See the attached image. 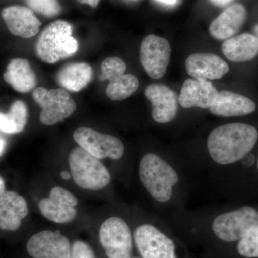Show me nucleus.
Masks as SVG:
<instances>
[{"mask_svg":"<svg viewBox=\"0 0 258 258\" xmlns=\"http://www.w3.org/2000/svg\"><path fill=\"white\" fill-rule=\"evenodd\" d=\"M257 139V130L252 125L242 123L220 125L209 135L208 152L217 164L229 165L246 157Z\"/></svg>","mask_w":258,"mask_h":258,"instance_id":"obj_1","label":"nucleus"},{"mask_svg":"<svg viewBox=\"0 0 258 258\" xmlns=\"http://www.w3.org/2000/svg\"><path fill=\"white\" fill-rule=\"evenodd\" d=\"M139 175L148 192L160 203L169 201L179 176L174 168L157 154H146L139 164Z\"/></svg>","mask_w":258,"mask_h":258,"instance_id":"obj_2","label":"nucleus"},{"mask_svg":"<svg viewBox=\"0 0 258 258\" xmlns=\"http://www.w3.org/2000/svg\"><path fill=\"white\" fill-rule=\"evenodd\" d=\"M72 27L64 20H57L43 29L37 40V57L48 64H54L74 55L79 42L72 36Z\"/></svg>","mask_w":258,"mask_h":258,"instance_id":"obj_3","label":"nucleus"},{"mask_svg":"<svg viewBox=\"0 0 258 258\" xmlns=\"http://www.w3.org/2000/svg\"><path fill=\"white\" fill-rule=\"evenodd\" d=\"M69 164L71 177L81 189L99 191L111 182V174L106 166L83 148L73 149L69 154Z\"/></svg>","mask_w":258,"mask_h":258,"instance_id":"obj_4","label":"nucleus"},{"mask_svg":"<svg viewBox=\"0 0 258 258\" xmlns=\"http://www.w3.org/2000/svg\"><path fill=\"white\" fill-rule=\"evenodd\" d=\"M32 98L41 107L40 120L43 125H53L69 118L76 111V103L64 88H35Z\"/></svg>","mask_w":258,"mask_h":258,"instance_id":"obj_5","label":"nucleus"},{"mask_svg":"<svg viewBox=\"0 0 258 258\" xmlns=\"http://www.w3.org/2000/svg\"><path fill=\"white\" fill-rule=\"evenodd\" d=\"M257 225V210L244 206L217 216L212 222V230L220 240L232 242L240 241Z\"/></svg>","mask_w":258,"mask_h":258,"instance_id":"obj_6","label":"nucleus"},{"mask_svg":"<svg viewBox=\"0 0 258 258\" xmlns=\"http://www.w3.org/2000/svg\"><path fill=\"white\" fill-rule=\"evenodd\" d=\"M74 139L80 147L98 159L118 160L124 154V144L119 139L88 127L76 129Z\"/></svg>","mask_w":258,"mask_h":258,"instance_id":"obj_7","label":"nucleus"},{"mask_svg":"<svg viewBox=\"0 0 258 258\" xmlns=\"http://www.w3.org/2000/svg\"><path fill=\"white\" fill-rule=\"evenodd\" d=\"M99 238L108 258H132V237L126 222L111 217L103 222Z\"/></svg>","mask_w":258,"mask_h":258,"instance_id":"obj_8","label":"nucleus"},{"mask_svg":"<svg viewBox=\"0 0 258 258\" xmlns=\"http://www.w3.org/2000/svg\"><path fill=\"white\" fill-rule=\"evenodd\" d=\"M134 237L142 258H178L174 242L154 226H139Z\"/></svg>","mask_w":258,"mask_h":258,"instance_id":"obj_9","label":"nucleus"},{"mask_svg":"<svg viewBox=\"0 0 258 258\" xmlns=\"http://www.w3.org/2000/svg\"><path fill=\"white\" fill-rule=\"evenodd\" d=\"M170 44L164 37L147 35L140 47V60L147 74L154 79H161L170 62Z\"/></svg>","mask_w":258,"mask_h":258,"instance_id":"obj_10","label":"nucleus"},{"mask_svg":"<svg viewBox=\"0 0 258 258\" xmlns=\"http://www.w3.org/2000/svg\"><path fill=\"white\" fill-rule=\"evenodd\" d=\"M79 204L77 198L60 186L50 190L47 198L39 201L38 209L42 216L57 224L69 223L77 215L76 207Z\"/></svg>","mask_w":258,"mask_h":258,"instance_id":"obj_11","label":"nucleus"},{"mask_svg":"<svg viewBox=\"0 0 258 258\" xmlns=\"http://www.w3.org/2000/svg\"><path fill=\"white\" fill-rule=\"evenodd\" d=\"M27 251L33 258H70L71 245L59 231L43 230L30 237Z\"/></svg>","mask_w":258,"mask_h":258,"instance_id":"obj_12","label":"nucleus"},{"mask_svg":"<svg viewBox=\"0 0 258 258\" xmlns=\"http://www.w3.org/2000/svg\"><path fill=\"white\" fill-rule=\"evenodd\" d=\"M144 95L152 102L153 119L157 123H170L176 118L179 97L171 88L163 84L149 85Z\"/></svg>","mask_w":258,"mask_h":258,"instance_id":"obj_13","label":"nucleus"},{"mask_svg":"<svg viewBox=\"0 0 258 258\" xmlns=\"http://www.w3.org/2000/svg\"><path fill=\"white\" fill-rule=\"evenodd\" d=\"M186 72L194 79L208 81L222 79L230 67L225 60L212 53H195L185 61Z\"/></svg>","mask_w":258,"mask_h":258,"instance_id":"obj_14","label":"nucleus"},{"mask_svg":"<svg viewBox=\"0 0 258 258\" xmlns=\"http://www.w3.org/2000/svg\"><path fill=\"white\" fill-rule=\"evenodd\" d=\"M219 91L210 81L186 79L183 83L179 103L183 108L210 109L218 96Z\"/></svg>","mask_w":258,"mask_h":258,"instance_id":"obj_15","label":"nucleus"},{"mask_svg":"<svg viewBox=\"0 0 258 258\" xmlns=\"http://www.w3.org/2000/svg\"><path fill=\"white\" fill-rule=\"evenodd\" d=\"M2 17L9 31L15 36L30 38L40 31L41 23L27 7H8L2 11Z\"/></svg>","mask_w":258,"mask_h":258,"instance_id":"obj_16","label":"nucleus"},{"mask_svg":"<svg viewBox=\"0 0 258 258\" xmlns=\"http://www.w3.org/2000/svg\"><path fill=\"white\" fill-rule=\"evenodd\" d=\"M26 200L13 191L0 194V229L15 231L20 228L22 220L28 215Z\"/></svg>","mask_w":258,"mask_h":258,"instance_id":"obj_17","label":"nucleus"},{"mask_svg":"<svg viewBox=\"0 0 258 258\" xmlns=\"http://www.w3.org/2000/svg\"><path fill=\"white\" fill-rule=\"evenodd\" d=\"M246 18L247 10L243 5H231L212 22L209 32L216 40H227L235 36L240 31Z\"/></svg>","mask_w":258,"mask_h":258,"instance_id":"obj_18","label":"nucleus"},{"mask_svg":"<svg viewBox=\"0 0 258 258\" xmlns=\"http://www.w3.org/2000/svg\"><path fill=\"white\" fill-rule=\"evenodd\" d=\"M256 105L247 97L229 91H219L216 101L210 108L212 114L222 117L242 116L253 113Z\"/></svg>","mask_w":258,"mask_h":258,"instance_id":"obj_19","label":"nucleus"},{"mask_svg":"<svg viewBox=\"0 0 258 258\" xmlns=\"http://www.w3.org/2000/svg\"><path fill=\"white\" fill-rule=\"evenodd\" d=\"M222 50L224 55L232 62H247L258 55V38L252 34H241L226 40Z\"/></svg>","mask_w":258,"mask_h":258,"instance_id":"obj_20","label":"nucleus"},{"mask_svg":"<svg viewBox=\"0 0 258 258\" xmlns=\"http://www.w3.org/2000/svg\"><path fill=\"white\" fill-rule=\"evenodd\" d=\"M3 76L5 82L18 92H30L37 85L36 76L25 59L15 58L10 61Z\"/></svg>","mask_w":258,"mask_h":258,"instance_id":"obj_21","label":"nucleus"},{"mask_svg":"<svg viewBox=\"0 0 258 258\" xmlns=\"http://www.w3.org/2000/svg\"><path fill=\"white\" fill-rule=\"evenodd\" d=\"M93 77L92 68L85 62L64 66L57 73V81L64 90L79 92L88 86Z\"/></svg>","mask_w":258,"mask_h":258,"instance_id":"obj_22","label":"nucleus"},{"mask_svg":"<svg viewBox=\"0 0 258 258\" xmlns=\"http://www.w3.org/2000/svg\"><path fill=\"white\" fill-rule=\"evenodd\" d=\"M28 110L22 101H16L12 104L8 113L0 112V130L10 134L23 132L28 123Z\"/></svg>","mask_w":258,"mask_h":258,"instance_id":"obj_23","label":"nucleus"},{"mask_svg":"<svg viewBox=\"0 0 258 258\" xmlns=\"http://www.w3.org/2000/svg\"><path fill=\"white\" fill-rule=\"evenodd\" d=\"M106 88V95L112 101L126 99L139 87V80L132 74H120L111 76Z\"/></svg>","mask_w":258,"mask_h":258,"instance_id":"obj_24","label":"nucleus"},{"mask_svg":"<svg viewBox=\"0 0 258 258\" xmlns=\"http://www.w3.org/2000/svg\"><path fill=\"white\" fill-rule=\"evenodd\" d=\"M237 251L240 255L247 258H258V225L247 232L239 241Z\"/></svg>","mask_w":258,"mask_h":258,"instance_id":"obj_25","label":"nucleus"},{"mask_svg":"<svg viewBox=\"0 0 258 258\" xmlns=\"http://www.w3.org/2000/svg\"><path fill=\"white\" fill-rule=\"evenodd\" d=\"M30 9L47 18H52L62 11L58 0H25Z\"/></svg>","mask_w":258,"mask_h":258,"instance_id":"obj_26","label":"nucleus"},{"mask_svg":"<svg viewBox=\"0 0 258 258\" xmlns=\"http://www.w3.org/2000/svg\"><path fill=\"white\" fill-rule=\"evenodd\" d=\"M126 64L117 57H108L101 64V81H106L115 74H125Z\"/></svg>","mask_w":258,"mask_h":258,"instance_id":"obj_27","label":"nucleus"},{"mask_svg":"<svg viewBox=\"0 0 258 258\" xmlns=\"http://www.w3.org/2000/svg\"><path fill=\"white\" fill-rule=\"evenodd\" d=\"M70 258H96L92 248L86 242L77 240L71 246Z\"/></svg>","mask_w":258,"mask_h":258,"instance_id":"obj_28","label":"nucleus"},{"mask_svg":"<svg viewBox=\"0 0 258 258\" xmlns=\"http://www.w3.org/2000/svg\"><path fill=\"white\" fill-rule=\"evenodd\" d=\"M210 1L215 6L223 8V7L230 4L234 0H210Z\"/></svg>","mask_w":258,"mask_h":258,"instance_id":"obj_29","label":"nucleus"},{"mask_svg":"<svg viewBox=\"0 0 258 258\" xmlns=\"http://www.w3.org/2000/svg\"><path fill=\"white\" fill-rule=\"evenodd\" d=\"M81 4L88 5L91 8H96L99 3L100 0H77Z\"/></svg>","mask_w":258,"mask_h":258,"instance_id":"obj_30","label":"nucleus"},{"mask_svg":"<svg viewBox=\"0 0 258 258\" xmlns=\"http://www.w3.org/2000/svg\"><path fill=\"white\" fill-rule=\"evenodd\" d=\"M6 148V142L3 139H0V157L4 154Z\"/></svg>","mask_w":258,"mask_h":258,"instance_id":"obj_31","label":"nucleus"},{"mask_svg":"<svg viewBox=\"0 0 258 258\" xmlns=\"http://www.w3.org/2000/svg\"><path fill=\"white\" fill-rule=\"evenodd\" d=\"M61 177H62V179H63L64 180H69L71 179V174H69L68 171H62L60 174Z\"/></svg>","mask_w":258,"mask_h":258,"instance_id":"obj_32","label":"nucleus"},{"mask_svg":"<svg viewBox=\"0 0 258 258\" xmlns=\"http://www.w3.org/2000/svg\"><path fill=\"white\" fill-rule=\"evenodd\" d=\"M5 191V183L4 179L0 176V194Z\"/></svg>","mask_w":258,"mask_h":258,"instance_id":"obj_33","label":"nucleus"},{"mask_svg":"<svg viewBox=\"0 0 258 258\" xmlns=\"http://www.w3.org/2000/svg\"><path fill=\"white\" fill-rule=\"evenodd\" d=\"M157 1L161 2V3H165L168 5H174L177 2V0H157Z\"/></svg>","mask_w":258,"mask_h":258,"instance_id":"obj_34","label":"nucleus"},{"mask_svg":"<svg viewBox=\"0 0 258 258\" xmlns=\"http://www.w3.org/2000/svg\"><path fill=\"white\" fill-rule=\"evenodd\" d=\"M253 32L254 33V35H255L256 37L258 38V24L255 25V26L253 28Z\"/></svg>","mask_w":258,"mask_h":258,"instance_id":"obj_35","label":"nucleus"},{"mask_svg":"<svg viewBox=\"0 0 258 258\" xmlns=\"http://www.w3.org/2000/svg\"><path fill=\"white\" fill-rule=\"evenodd\" d=\"M257 172H258V157L257 159Z\"/></svg>","mask_w":258,"mask_h":258,"instance_id":"obj_36","label":"nucleus"},{"mask_svg":"<svg viewBox=\"0 0 258 258\" xmlns=\"http://www.w3.org/2000/svg\"><path fill=\"white\" fill-rule=\"evenodd\" d=\"M132 258H142V257H132Z\"/></svg>","mask_w":258,"mask_h":258,"instance_id":"obj_37","label":"nucleus"}]
</instances>
